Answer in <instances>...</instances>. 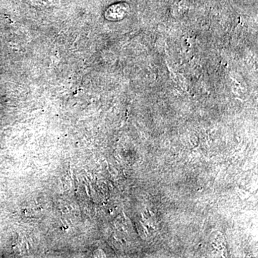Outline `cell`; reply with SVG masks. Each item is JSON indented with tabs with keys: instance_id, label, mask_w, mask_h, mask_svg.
<instances>
[{
	"instance_id": "1",
	"label": "cell",
	"mask_w": 258,
	"mask_h": 258,
	"mask_svg": "<svg viewBox=\"0 0 258 258\" xmlns=\"http://www.w3.org/2000/svg\"><path fill=\"white\" fill-rule=\"evenodd\" d=\"M129 12V6L126 3H121L111 5L107 11L106 17L108 20H121L126 16Z\"/></svg>"
}]
</instances>
